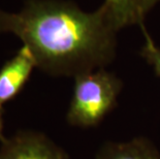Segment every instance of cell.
<instances>
[{"instance_id": "3957f363", "label": "cell", "mask_w": 160, "mask_h": 159, "mask_svg": "<svg viewBox=\"0 0 160 159\" xmlns=\"http://www.w3.org/2000/svg\"><path fill=\"white\" fill-rule=\"evenodd\" d=\"M0 159H70L63 148L45 133L21 130L0 145Z\"/></svg>"}, {"instance_id": "8992f818", "label": "cell", "mask_w": 160, "mask_h": 159, "mask_svg": "<svg viewBox=\"0 0 160 159\" xmlns=\"http://www.w3.org/2000/svg\"><path fill=\"white\" fill-rule=\"evenodd\" d=\"M95 159H160V152L148 138L138 137L125 142H108Z\"/></svg>"}, {"instance_id": "277c9868", "label": "cell", "mask_w": 160, "mask_h": 159, "mask_svg": "<svg viewBox=\"0 0 160 159\" xmlns=\"http://www.w3.org/2000/svg\"><path fill=\"white\" fill-rule=\"evenodd\" d=\"M34 68H37L34 57L22 45L16 55L0 68V107H4L21 92Z\"/></svg>"}, {"instance_id": "52a82bcc", "label": "cell", "mask_w": 160, "mask_h": 159, "mask_svg": "<svg viewBox=\"0 0 160 159\" xmlns=\"http://www.w3.org/2000/svg\"><path fill=\"white\" fill-rule=\"evenodd\" d=\"M139 27L144 35V43L141 48V56L152 67L155 74L160 79V48L153 39V37L149 34L145 25L142 24Z\"/></svg>"}, {"instance_id": "ba28073f", "label": "cell", "mask_w": 160, "mask_h": 159, "mask_svg": "<svg viewBox=\"0 0 160 159\" xmlns=\"http://www.w3.org/2000/svg\"><path fill=\"white\" fill-rule=\"evenodd\" d=\"M3 127H4V121H3V107H0V142L5 138L3 135Z\"/></svg>"}, {"instance_id": "5b68a950", "label": "cell", "mask_w": 160, "mask_h": 159, "mask_svg": "<svg viewBox=\"0 0 160 159\" xmlns=\"http://www.w3.org/2000/svg\"><path fill=\"white\" fill-rule=\"evenodd\" d=\"M159 2L160 0H104L101 8L119 31L125 27L142 25L149 12Z\"/></svg>"}, {"instance_id": "7a4b0ae2", "label": "cell", "mask_w": 160, "mask_h": 159, "mask_svg": "<svg viewBox=\"0 0 160 159\" xmlns=\"http://www.w3.org/2000/svg\"><path fill=\"white\" fill-rule=\"evenodd\" d=\"M73 80L67 122L79 128L97 126L117 106L123 82L107 68L80 74Z\"/></svg>"}, {"instance_id": "6da1fadb", "label": "cell", "mask_w": 160, "mask_h": 159, "mask_svg": "<svg viewBox=\"0 0 160 159\" xmlns=\"http://www.w3.org/2000/svg\"><path fill=\"white\" fill-rule=\"evenodd\" d=\"M0 33L16 35L53 77L107 68L116 57L118 30L101 6L88 12L67 0H27L17 12L0 9Z\"/></svg>"}]
</instances>
